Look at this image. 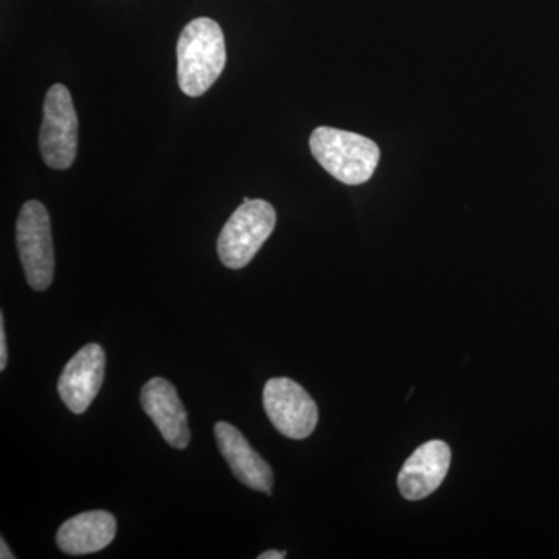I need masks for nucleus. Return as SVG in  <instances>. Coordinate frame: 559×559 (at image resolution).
<instances>
[{
	"mask_svg": "<svg viewBox=\"0 0 559 559\" xmlns=\"http://www.w3.org/2000/svg\"><path fill=\"white\" fill-rule=\"evenodd\" d=\"M227 61L226 39L218 22L191 21L178 40V81L189 97H201L216 83Z\"/></svg>",
	"mask_w": 559,
	"mask_h": 559,
	"instance_id": "f257e3e1",
	"label": "nucleus"
},
{
	"mask_svg": "<svg viewBox=\"0 0 559 559\" xmlns=\"http://www.w3.org/2000/svg\"><path fill=\"white\" fill-rule=\"evenodd\" d=\"M310 148L316 160L347 186L367 182L377 170L381 156L373 140L329 127L312 132Z\"/></svg>",
	"mask_w": 559,
	"mask_h": 559,
	"instance_id": "f03ea898",
	"label": "nucleus"
},
{
	"mask_svg": "<svg viewBox=\"0 0 559 559\" xmlns=\"http://www.w3.org/2000/svg\"><path fill=\"white\" fill-rule=\"evenodd\" d=\"M277 223V213L270 202H242L221 230L218 255L224 266L241 270L248 266L261 246L266 242Z\"/></svg>",
	"mask_w": 559,
	"mask_h": 559,
	"instance_id": "7ed1b4c3",
	"label": "nucleus"
},
{
	"mask_svg": "<svg viewBox=\"0 0 559 559\" xmlns=\"http://www.w3.org/2000/svg\"><path fill=\"white\" fill-rule=\"evenodd\" d=\"M79 116L72 95L64 84H53L44 102L39 150L46 165L53 170H68L79 153Z\"/></svg>",
	"mask_w": 559,
	"mask_h": 559,
	"instance_id": "20e7f679",
	"label": "nucleus"
},
{
	"mask_svg": "<svg viewBox=\"0 0 559 559\" xmlns=\"http://www.w3.org/2000/svg\"><path fill=\"white\" fill-rule=\"evenodd\" d=\"M16 242L28 285L35 290H46L53 282L55 250L49 212L39 201L22 205Z\"/></svg>",
	"mask_w": 559,
	"mask_h": 559,
	"instance_id": "39448f33",
	"label": "nucleus"
},
{
	"mask_svg": "<svg viewBox=\"0 0 559 559\" xmlns=\"http://www.w3.org/2000/svg\"><path fill=\"white\" fill-rule=\"evenodd\" d=\"M263 406L274 428L288 439H307L318 426V404L289 378H272L266 382Z\"/></svg>",
	"mask_w": 559,
	"mask_h": 559,
	"instance_id": "423d86ee",
	"label": "nucleus"
},
{
	"mask_svg": "<svg viewBox=\"0 0 559 559\" xmlns=\"http://www.w3.org/2000/svg\"><path fill=\"white\" fill-rule=\"evenodd\" d=\"M106 371V353L102 345L87 344L62 370L58 392L62 403L73 414L87 411L100 392Z\"/></svg>",
	"mask_w": 559,
	"mask_h": 559,
	"instance_id": "0eeeda50",
	"label": "nucleus"
},
{
	"mask_svg": "<svg viewBox=\"0 0 559 559\" xmlns=\"http://www.w3.org/2000/svg\"><path fill=\"white\" fill-rule=\"evenodd\" d=\"M140 403L170 447L176 450L189 447V418L171 382L164 378H153L143 385Z\"/></svg>",
	"mask_w": 559,
	"mask_h": 559,
	"instance_id": "6e6552de",
	"label": "nucleus"
},
{
	"mask_svg": "<svg viewBox=\"0 0 559 559\" xmlns=\"http://www.w3.org/2000/svg\"><path fill=\"white\" fill-rule=\"evenodd\" d=\"M451 465V448L444 441L421 444L400 471L399 488L407 500H421L443 484Z\"/></svg>",
	"mask_w": 559,
	"mask_h": 559,
	"instance_id": "1a4fd4ad",
	"label": "nucleus"
},
{
	"mask_svg": "<svg viewBox=\"0 0 559 559\" xmlns=\"http://www.w3.org/2000/svg\"><path fill=\"white\" fill-rule=\"evenodd\" d=\"M215 437L221 454L229 463L235 477L250 489L271 495L274 474L270 463L250 447L240 430L230 423L219 421L215 426Z\"/></svg>",
	"mask_w": 559,
	"mask_h": 559,
	"instance_id": "9d476101",
	"label": "nucleus"
},
{
	"mask_svg": "<svg viewBox=\"0 0 559 559\" xmlns=\"http://www.w3.org/2000/svg\"><path fill=\"white\" fill-rule=\"evenodd\" d=\"M116 518L108 511H86L61 525L57 544L64 554L90 555L106 549L116 538Z\"/></svg>",
	"mask_w": 559,
	"mask_h": 559,
	"instance_id": "9b49d317",
	"label": "nucleus"
},
{
	"mask_svg": "<svg viewBox=\"0 0 559 559\" xmlns=\"http://www.w3.org/2000/svg\"><path fill=\"white\" fill-rule=\"evenodd\" d=\"M7 360H9V352H7L5 319L0 314V371L7 369Z\"/></svg>",
	"mask_w": 559,
	"mask_h": 559,
	"instance_id": "f8f14e48",
	"label": "nucleus"
},
{
	"mask_svg": "<svg viewBox=\"0 0 559 559\" xmlns=\"http://www.w3.org/2000/svg\"><path fill=\"white\" fill-rule=\"evenodd\" d=\"M286 557L285 551L270 550L261 554L259 559H283Z\"/></svg>",
	"mask_w": 559,
	"mask_h": 559,
	"instance_id": "ddd939ff",
	"label": "nucleus"
},
{
	"mask_svg": "<svg viewBox=\"0 0 559 559\" xmlns=\"http://www.w3.org/2000/svg\"><path fill=\"white\" fill-rule=\"evenodd\" d=\"M0 551H2V554H0V558H2V559H13L14 558V555L11 554L10 547L7 546V540L3 538L0 539Z\"/></svg>",
	"mask_w": 559,
	"mask_h": 559,
	"instance_id": "4468645a",
	"label": "nucleus"
}]
</instances>
